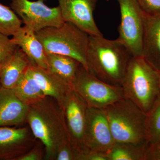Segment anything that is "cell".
Instances as JSON below:
<instances>
[{"instance_id": "7a4b0ae2", "label": "cell", "mask_w": 160, "mask_h": 160, "mask_svg": "<svg viewBox=\"0 0 160 160\" xmlns=\"http://www.w3.org/2000/svg\"><path fill=\"white\" fill-rule=\"evenodd\" d=\"M26 123L32 134L45 147L44 160H55L60 146L69 141L62 107L57 101L46 96L29 106Z\"/></svg>"}, {"instance_id": "5bb4252c", "label": "cell", "mask_w": 160, "mask_h": 160, "mask_svg": "<svg viewBox=\"0 0 160 160\" xmlns=\"http://www.w3.org/2000/svg\"><path fill=\"white\" fill-rule=\"evenodd\" d=\"M12 36L11 42L22 50L32 65L49 69L44 47L34 30L25 25L21 26Z\"/></svg>"}, {"instance_id": "52a82bcc", "label": "cell", "mask_w": 160, "mask_h": 160, "mask_svg": "<svg viewBox=\"0 0 160 160\" xmlns=\"http://www.w3.org/2000/svg\"><path fill=\"white\" fill-rule=\"evenodd\" d=\"M117 1L121 13L118 39L133 57H142L146 14L136 0Z\"/></svg>"}, {"instance_id": "484cf974", "label": "cell", "mask_w": 160, "mask_h": 160, "mask_svg": "<svg viewBox=\"0 0 160 160\" xmlns=\"http://www.w3.org/2000/svg\"><path fill=\"white\" fill-rule=\"evenodd\" d=\"M144 13L149 16L160 14V0H136Z\"/></svg>"}, {"instance_id": "8fae6325", "label": "cell", "mask_w": 160, "mask_h": 160, "mask_svg": "<svg viewBox=\"0 0 160 160\" xmlns=\"http://www.w3.org/2000/svg\"><path fill=\"white\" fill-rule=\"evenodd\" d=\"M37 139L29 126L0 127V160H18Z\"/></svg>"}, {"instance_id": "30bf717a", "label": "cell", "mask_w": 160, "mask_h": 160, "mask_svg": "<svg viewBox=\"0 0 160 160\" xmlns=\"http://www.w3.org/2000/svg\"><path fill=\"white\" fill-rule=\"evenodd\" d=\"M114 142L104 109L88 107L85 134L88 152L106 153Z\"/></svg>"}, {"instance_id": "ac0fdd59", "label": "cell", "mask_w": 160, "mask_h": 160, "mask_svg": "<svg viewBox=\"0 0 160 160\" xmlns=\"http://www.w3.org/2000/svg\"><path fill=\"white\" fill-rule=\"evenodd\" d=\"M49 69L69 83L72 87L79 62L73 58L56 54L46 53Z\"/></svg>"}, {"instance_id": "44dd1931", "label": "cell", "mask_w": 160, "mask_h": 160, "mask_svg": "<svg viewBox=\"0 0 160 160\" xmlns=\"http://www.w3.org/2000/svg\"><path fill=\"white\" fill-rule=\"evenodd\" d=\"M145 135L147 145L160 142V95L146 114Z\"/></svg>"}, {"instance_id": "d4e9b609", "label": "cell", "mask_w": 160, "mask_h": 160, "mask_svg": "<svg viewBox=\"0 0 160 160\" xmlns=\"http://www.w3.org/2000/svg\"><path fill=\"white\" fill-rule=\"evenodd\" d=\"M45 156V149L44 145L41 141L37 140L34 146L18 160H44Z\"/></svg>"}, {"instance_id": "9c48e42d", "label": "cell", "mask_w": 160, "mask_h": 160, "mask_svg": "<svg viewBox=\"0 0 160 160\" xmlns=\"http://www.w3.org/2000/svg\"><path fill=\"white\" fill-rule=\"evenodd\" d=\"M10 8L21 18L25 26L35 32L48 27H58L64 23L59 6L50 8L44 0H11Z\"/></svg>"}, {"instance_id": "4fadbf2b", "label": "cell", "mask_w": 160, "mask_h": 160, "mask_svg": "<svg viewBox=\"0 0 160 160\" xmlns=\"http://www.w3.org/2000/svg\"><path fill=\"white\" fill-rule=\"evenodd\" d=\"M29 106L23 103L12 89L0 85V127L23 126L26 123Z\"/></svg>"}, {"instance_id": "7402d4cb", "label": "cell", "mask_w": 160, "mask_h": 160, "mask_svg": "<svg viewBox=\"0 0 160 160\" xmlns=\"http://www.w3.org/2000/svg\"><path fill=\"white\" fill-rule=\"evenodd\" d=\"M22 22L10 7L0 3V33L13 35L22 26Z\"/></svg>"}, {"instance_id": "7c38bea8", "label": "cell", "mask_w": 160, "mask_h": 160, "mask_svg": "<svg viewBox=\"0 0 160 160\" xmlns=\"http://www.w3.org/2000/svg\"><path fill=\"white\" fill-rule=\"evenodd\" d=\"M64 22H69L89 36H103L93 18L99 0H58Z\"/></svg>"}, {"instance_id": "f1b7e54d", "label": "cell", "mask_w": 160, "mask_h": 160, "mask_svg": "<svg viewBox=\"0 0 160 160\" xmlns=\"http://www.w3.org/2000/svg\"><path fill=\"white\" fill-rule=\"evenodd\" d=\"M159 91L160 95V72H159Z\"/></svg>"}, {"instance_id": "cb8c5ba5", "label": "cell", "mask_w": 160, "mask_h": 160, "mask_svg": "<svg viewBox=\"0 0 160 160\" xmlns=\"http://www.w3.org/2000/svg\"><path fill=\"white\" fill-rule=\"evenodd\" d=\"M17 47L9 36L0 33V66L14 53Z\"/></svg>"}, {"instance_id": "4316f807", "label": "cell", "mask_w": 160, "mask_h": 160, "mask_svg": "<svg viewBox=\"0 0 160 160\" xmlns=\"http://www.w3.org/2000/svg\"><path fill=\"white\" fill-rule=\"evenodd\" d=\"M146 160H160V142L147 145Z\"/></svg>"}, {"instance_id": "5b68a950", "label": "cell", "mask_w": 160, "mask_h": 160, "mask_svg": "<svg viewBox=\"0 0 160 160\" xmlns=\"http://www.w3.org/2000/svg\"><path fill=\"white\" fill-rule=\"evenodd\" d=\"M46 53H56L73 58L88 70L87 53L89 35L74 24L65 22L58 27L36 32Z\"/></svg>"}, {"instance_id": "e0dca14e", "label": "cell", "mask_w": 160, "mask_h": 160, "mask_svg": "<svg viewBox=\"0 0 160 160\" xmlns=\"http://www.w3.org/2000/svg\"><path fill=\"white\" fill-rule=\"evenodd\" d=\"M31 65L29 58L18 46L14 53L0 66V85L13 89Z\"/></svg>"}, {"instance_id": "9a60e30c", "label": "cell", "mask_w": 160, "mask_h": 160, "mask_svg": "<svg viewBox=\"0 0 160 160\" xmlns=\"http://www.w3.org/2000/svg\"><path fill=\"white\" fill-rule=\"evenodd\" d=\"M28 72L37 82L46 96L55 99L59 104L72 88L69 83L49 69L31 65Z\"/></svg>"}, {"instance_id": "6da1fadb", "label": "cell", "mask_w": 160, "mask_h": 160, "mask_svg": "<svg viewBox=\"0 0 160 160\" xmlns=\"http://www.w3.org/2000/svg\"><path fill=\"white\" fill-rule=\"evenodd\" d=\"M132 56L119 39L89 36L87 53L88 70L109 85L122 87Z\"/></svg>"}, {"instance_id": "2e32d148", "label": "cell", "mask_w": 160, "mask_h": 160, "mask_svg": "<svg viewBox=\"0 0 160 160\" xmlns=\"http://www.w3.org/2000/svg\"><path fill=\"white\" fill-rule=\"evenodd\" d=\"M142 57L160 72V14H146Z\"/></svg>"}, {"instance_id": "8992f818", "label": "cell", "mask_w": 160, "mask_h": 160, "mask_svg": "<svg viewBox=\"0 0 160 160\" xmlns=\"http://www.w3.org/2000/svg\"><path fill=\"white\" fill-rule=\"evenodd\" d=\"M72 88L89 107L105 109L124 98L122 88L107 84L94 76L80 64Z\"/></svg>"}, {"instance_id": "83f0119b", "label": "cell", "mask_w": 160, "mask_h": 160, "mask_svg": "<svg viewBox=\"0 0 160 160\" xmlns=\"http://www.w3.org/2000/svg\"><path fill=\"white\" fill-rule=\"evenodd\" d=\"M82 160H108L106 152L90 151L84 154Z\"/></svg>"}, {"instance_id": "ffe728a7", "label": "cell", "mask_w": 160, "mask_h": 160, "mask_svg": "<svg viewBox=\"0 0 160 160\" xmlns=\"http://www.w3.org/2000/svg\"><path fill=\"white\" fill-rule=\"evenodd\" d=\"M147 144L115 142L106 152L108 160H146Z\"/></svg>"}, {"instance_id": "ba28073f", "label": "cell", "mask_w": 160, "mask_h": 160, "mask_svg": "<svg viewBox=\"0 0 160 160\" xmlns=\"http://www.w3.org/2000/svg\"><path fill=\"white\" fill-rule=\"evenodd\" d=\"M60 105L64 113L69 142L81 153H87L85 134L88 106L72 88Z\"/></svg>"}, {"instance_id": "d6986e66", "label": "cell", "mask_w": 160, "mask_h": 160, "mask_svg": "<svg viewBox=\"0 0 160 160\" xmlns=\"http://www.w3.org/2000/svg\"><path fill=\"white\" fill-rule=\"evenodd\" d=\"M12 89L18 98L29 106L40 102L46 96L28 70Z\"/></svg>"}, {"instance_id": "603a6c76", "label": "cell", "mask_w": 160, "mask_h": 160, "mask_svg": "<svg viewBox=\"0 0 160 160\" xmlns=\"http://www.w3.org/2000/svg\"><path fill=\"white\" fill-rule=\"evenodd\" d=\"M83 154L68 141L63 143L58 149L55 160H82Z\"/></svg>"}, {"instance_id": "3957f363", "label": "cell", "mask_w": 160, "mask_h": 160, "mask_svg": "<svg viewBox=\"0 0 160 160\" xmlns=\"http://www.w3.org/2000/svg\"><path fill=\"white\" fill-rule=\"evenodd\" d=\"M122 87L124 98L130 100L146 114L160 94L159 72L142 57H132Z\"/></svg>"}, {"instance_id": "277c9868", "label": "cell", "mask_w": 160, "mask_h": 160, "mask_svg": "<svg viewBox=\"0 0 160 160\" xmlns=\"http://www.w3.org/2000/svg\"><path fill=\"white\" fill-rule=\"evenodd\" d=\"M103 109L114 142L146 144V114L138 106L124 98Z\"/></svg>"}]
</instances>
